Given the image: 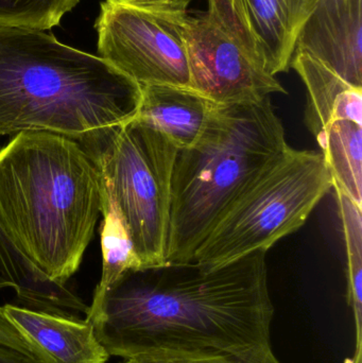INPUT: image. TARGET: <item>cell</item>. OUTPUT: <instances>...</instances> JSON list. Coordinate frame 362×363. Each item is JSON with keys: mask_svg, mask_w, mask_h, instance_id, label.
<instances>
[{"mask_svg": "<svg viewBox=\"0 0 362 363\" xmlns=\"http://www.w3.org/2000/svg\"><path fill=\"white\" fill-rule=\"evenodd\" d=\"M208 12L264 70L288 72L312 0H208Z\"/></svg>", "mask_w": 362, "mask_h": 363, "instance_id": "cell-9", "label": "cell"}, {"mask_svg": "<svg viewBox=\"0 0 362 363\" xmlns=\"http://www.w3.org/2000/svg\"><path fill=\"white\" fill-rule=\"evenodd\" d=\"M289 145L271 99L213 104L201 136L179 150L166 262H189L233 203Z\"/></svg>", "mask_w": 362, "mask_h": 363, "instance_id": "cell-4", "label": "cell"}, {"mask_svg": "<svg viewBox=\"0 0 362 363\" xmlns=\"http://www.w3.org/2000/svg\"><path fill=\"white\" fill-rule=\"evenodd\" d=\"M335 191L338 204L346 256H348V301L354 313L356 326V350L354 357L362 355V207L355 204L337 188Z\"/></svg>", "mask_w": 362, "mask_h": 363, "instance_id": "cell-16", "label": "cell"}, {"mask_svg": "<svg viewBox=\"0 0 362 363\" xmlns=\"http://www.w3.org/2000/svg\"><path fill=\"white\" fill-rule=\"evenodd\" d=\"M125 363H240L222 356L198 354L157 353L138 356Z\"/></svg>", "mask_w": 362, "mask_h": 363, "instance_id": "cell-18", "label": "cell"}, {"mask_svg": "<svg viewBox=\"0 0 362 363\" xmlns=\"http://www.w3.org/2000/svg\"><path fill=\"white\" fill-rule=\"evenodd\" d=\"M0 345L16 350L29 357L40 360L38 350L27 339L23 338L21 333L6 319L1 306H0Z\"/></svg>", "mask_w": 362, "mask_h": 363, "instance_id": "cell-19", "label": "cell"}, {"mask_svg": "<svg viewBox=\"0 0 362 363\" xmlns=\"http://www.w3.org/2000/svg\"><path fill=\"white\" fill-rule=\"evenodd\" d=\"M118 207L142 268L166 264L172 174L179 149L137 119L82 146Z\"/></svg>", "mask_w": 362, "mask_h": 363, "instance_id": "cell-6", "label": "cell"}, {"mask_svg": "<svg viewBox=\"0 0 362 363\" xmlns=\"http://www.w3.org/2000/svg\"><path fill=\"white\" fill-rule=\"evenodd\" d=\"M80 0H0V27L46 31L57 27Z\"/></svg>", "mask_w": 362, "mask_h": 363, "instance_id": "cell-17", "label": "cell"}, {"mask_svg": "<svg viewBox=\"0 0 362 363\" xmlns=\"http://www.w3.org/2000/svg\"><path fill=\"white\" fill-rule=\"evenodd\" d=\"M351 363H362L361 358H354V357H353V359L351 360Z\"/></svg>", "mask_w": 362, "mask_h": 363, "instance_id": "cell-21", "label": "cell"}, {"mask_svg": "<svg viewBox=\"0 0 362 363\" xmlns=\"http://www.w3.org/2000/svg\"><path fill=\"white\" fill-rule=\"evenodd\" d=\"M121 363H125V362H121Z\"/></svg>", "mask_w": 362, "mask_h": 363, "instance_id": "cell-22", "label": "cell"}, {"mask_svg": "<svg viewBox=\"0 0 362 363\" xmlns=\"http://www.w3.org/2000/svg\"><path fill=\"white\" fill-rule=\"evenodd\" d=\"M266 254L218 268L166 262L128 271L91 302L86 320L110 356L125 360L174 353L281 363L272 351Z\"/></svg>", "mask_w": 362, "mask_h": 363, "instance_id": "cell-1", "label": "cell"}, {"mask_svg": "<svg viewBox=\"0 0 362 363\" xmlns=\"http://www.w3.org/2000/svg\"><path fill=\"white\" fill-rule=\"evenodd\" d=\"M337 188L362 207V97L353 95L335 106L316 138Z\"/></svg>", "mask_w": 362, "mask_h": 363, "instance_id": "cell-13", "label": "cell"}, {"mask_svg": "<svg viewBox=\"0 0 362 363\" xmlns=\"http://www.w3.org/2000/svg\"><path fill=\"white\" fill-rule=\"evenodd\" d=\"M333 185L322 153L289 146L233 203L191 262L218 268L255 252L267 253L304 225Z\"/></svg>", "mask_w": 362, "mask_h": 363, "instance_id": "cell-5", "label": "cell"}, {"mask_svg": "<svg viewBox=\"0 0 362 363\" xmlns=\"http://www.w3.org/2000/svg\"><path fill=\"white\" fill-rule=\"evenodd\" d=\"M295 51L362 89V0H312Z\"/></svg>", "mask_w": 362, "mask_h": 363, "instance_id": "cell-10", "label": "cell"}, {"mask_svg": "<svg viewBox=\"0 0 362 363\" xmlns=\"http://www.w3.org/2000/svg\"><path fill=\"white\" fill-rule=\"evenodd\" d=\"M0 363H43L35 358L29 357L16 350L0 345Z\"/></svg>", "mask_w": 362, "mask_h": 363, "instance_id": "cell-20", "label": "cell"}, {"mask_svg": "<svg viewBox=\"0 0 362 363\" xmlns=\"http://www.w3.org/2000/svg\"><path fill=\"white\" fill-rule=\"evenodd\" d=\"M135 119L163 134L179 150L191 148L205 128L213 102L191 87L144 85Z\"/></svg>", "mask_w": 362, "mask_h": 363, "instance_id": "cell-12", "label": "cell"}, {"mask_svg": "<svg viewBox=\"0 0 362 363\" xmlns=\"http://www.w3.org/2000/svg\"><path fill=\"white\" fill-rule=\"evenodd\" d=\"M101 207L99 169L76 140L27 132L0 149V224L53 283L80 268Z\"/></svg>", "mask_w": 362, "mask_h": 363, "instance_id": "cell-3", "label": "cell"}, {"mask_svg": "<svg viewBox=\"0 0 362 363\" xmlns=\"http://www.w3.org/2000/svg\"><path fill=\"white\" fill-rule=\"evenodd\" d=\"M2 309L21 336L38 350L43 363H106L110 359L89 320L18 305L6 304Z\"/></svg>", "mask_w": 362, "mask_h": 363, "instance_id": "cell-11", "label": "cell"}, {"mask_svg": "<svg viewBox=\"0 0 362 363\" xmlns=\"http://www.w3.org/2000/svg\"><path fill=\"white\" fill-rule=\"evenodd\" d=\"M140 84L52 34L0 27V140L46 132L81 146L135 119Z\"/></svg>", "mask_w": 362, "mask_h": 363, "instance_id": "cell-2", "label": "cell"}, {"mask_svg": "<svg viewBox=\"0 0 362 363\" xmlns=\"http://www.w3.org/2000/svg\"><path fill=\"white\" fill-rule=\"evenodd\" d=\"M15 291L18 306L72 317L86 311V304L67 285L51 281L13 243L0 224V290Z\"/></svg>", "mask_w": 362, "mask_h": 363, "instance_id": "cell-14", "label": "cell"}, {"mask_svg": "<svg viewBox=\"0 0 362 363\" xmlns=\"http://www.w3.org/2000/svg\"><path fill=\"white\" fill-rule=\"evenodd\" d=\"M101 216L100 226L101 239V279L94 294L93 302L99 300L104 292L114 285L125 272L142 269L136 255L127 224L113 199L102 189Z\"/></svg>", "mask_w": 362, "mask_h": 363, "instance_id": "cell-15", "label": "cell"}, {"mask_svg": "<svg viewBox=\"0 0 362 363\" xmlns=\"http://www.w3.org/2000/svg\"><path fill=\"white\" fill-rule=\"evenodd\" d=\"M191 0H103L99 57L144 85L191 87L186 29Z\"/></svg>", "mask_w": 362, "mask_h": 363, "instance_id": "cell-7", "label": "cell"}, {"mask_svg": "<svg viewBox=\"0 0 362 363\" xmlns=\"http://www.w3.org/2000/svg\"><path fill=\"white\" fill-rule=\"evenodd\" d=\"M186 44L191 87L213 104H257L286 93L208 11L189 15Z\"/></svg>", "mask_w": 362, "mask_h": 363, "instance_id": "cell-8", "label": "cell"}]
</instances>
